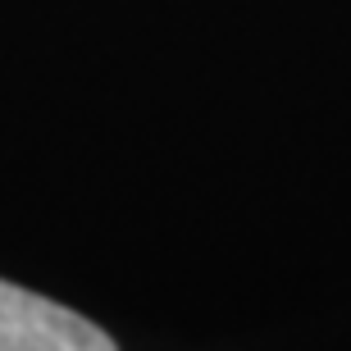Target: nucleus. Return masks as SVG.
Listing matches in <instances>:
<instances>
[{
  "mask_svg": "<svg viewBox=\"0 0 351 351\" xmlns=\"http://www.w3.org/2000/svg\"><path fill=\"white\" fill-rule=\"evenodd\" d=\"M0 351H119L101 328L69 306L0 278Z\"/></svg>",
  "mask_w": 351,
  "mask_h": 351,
  "instance_id": "nucleus-1",
  "label": "nucleus"
}]
</instances>
